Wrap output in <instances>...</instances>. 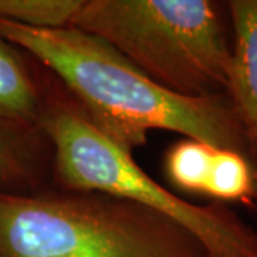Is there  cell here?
<instances>
[{"instance_id":"1","label":"cell","mask_w":257,"mask_h":257,"mask_svg":"<svg viewBox=\"0 0 257 257\" xmlns=\"http://www.w3.org/2000/svg\"><path fill=\"white\" fill-rule=\"evenodd\" d=\"M0 37L28 50L73 92L94 127L132 153L150 130H167L209 146L250 153L231 101L166 90L103 40L74 28L35 29L0 19Z\"/></svg>"},{"instance_id":"2","label":"cell","mask_w":257,"mask_h":257,"mask_svg":"<svg viewBox=\"0 0 257 257\" xmlns=\"http://www.w3.org/2000/svg\"><path fill=\"white\" fill-rule=\"evenodd\" d=\"M72 28L103 40L169 92L229 90L231 50L213 2L83 0Z\"/></svg>"},{"instance_id":"3","label":"cell","mask_w":257,"mask_h":257,"mask_svg":"<svg viewBox=\"0 0 257 257\" xmlns=\"http://www.w3.org/2000/svg\"><path fill=\"white\" fill-rule=\"evenodd\" d=\"M0 257H210L173 221L109 194L0 193Z\"/></svg>"},{"instance_id":"4","label":"cell","mask_w":257,"mask_h":257,"mask_svg":"<svg viewBox=\"0 0 257 257\" xmlns=\"http://www.w3.org/2000/svg\"><path fill=\"white\" fill-rule=\"evenodd\" d=\"M42 124L55 146L56 169L66 186L155 211L192 234L210 257H257V234L233 213L192 204L169 192L82 113L53 109L42 117Z\"/></svg>"},{"instance_id":"5","label":"cell","mask_w":257,"mask_h":257,"mask_svg":"<svg viewBox=\"0 0 257 257\" xmlns=\"http://www.w3.org/2000/svg\"><path fill=\"white\" fill-rule=\"evenodd\" d=\"M229 9L234 45L227 92L257 162V0H234Z\"/></svg>"},{"instance_id":"6","label":"cell","mask_w":257,"mask_h":257,"mask_svg":"<svg viewBox=\"0 0 257 257\" xmlns=\"http://www.w3.org/2000/svg\"><path fill=\"white\" fill-rule=\"evenodd\" d=\"M39 113V96L20 59L0 37V119L30 121Z\"/></svg>"},{"instance_id":"7","label":"cell","mask_w":257,"mask_h":257,"mask_svg":"<svg viewBox=\"0 0 257 257\" xmlns=\"http://www.w3.org/2000/svg\"><path fill=\"white\" fill-rule=\"evenodd\" d=\"M83 0H0V19L35 29L70 28Z\"/></svg>"},{"instance_id":"8","label":"cell","mask_w":257,"mask_h":257,"mask_svg":"<svg viewBox=\"0 0 257 257\" xmlns=\"http://www.w3.org/2000/svg\"><path fill=\"white\" fill-rule=\"evenodd\" d=\"M216 150V147L192 139L177 143L167 155L169 177L182 189L206 193Z\"/></svg>"},{"instance_id":"9","label":"cell","mask_w":257,"mask_h":257,"mask_svg":"<svg viewBox=\"0 0 257 257\" xmlns=\"http://www.w3.org/2000/svg\"><path fill=\"white\" fill-rule=\"evenodd\" d=\"M251 190V173L246 157L231 150L217 149L206 193L223 200H234L244 197Z\"/></svg>"},{"instance_id":"10","label":"cell","mask_w":257,"mask_h":257,"mask_svg":"<svg viewBox=\"0 0 257 257\" xmlns=\"http://www.w3.org/2000/svg\"><path fill=\"white\" fill-rule=\"evenodd\" d=\"M16 159L13 156L8 143L0 136V182L8 180L16 172Z\"/></svg>"}]
</instances>
